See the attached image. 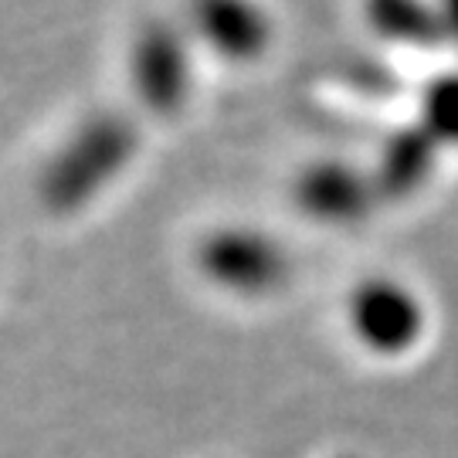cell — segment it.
<instances>
[{
	"label": "cell",
	"mask_w": 458,
	"mask_h": 458,
	"mask_svg": "<svg viewBox=\"0 0 458 458\" xmlns=\"http://www.w3.org/2000/svg\"><path fill=\"white\" fill-rule=\"evenodd\" d=\"M136 149V130L115 113L92 115L68 136V143L41 174V197L51 211H75L106 181L126 166Z\"/></svg>",
	"instance_id": "6da1fadb"
},
{
	"label": "cell",
	"mask_w": 458,
	"mask_h": 458,
	"mask_svg": "<svg viewBox=\"0 0 458 458\" xmlns=\"http://www.w3.org/2000/svg\"><path fill=\"white\" fill-rule=\"evenodd\" d=\"M130 79L136 96L153 113H177L187 98L191 68H187V48L174 24L166 21H147L130 48Z\"/></svg>",
	"instance_id": "7a4b0ae2"
},
{
	"label": "cell",
	"mask_w": 458,
	"mask_h": 458,
	"mask_svg": "<svg viewBox=\"0 0 458 458\" xmlns=\"http://www.w3.org/2000/svg\"><path fill=\"white\" fill-rule=\"evenodd\" d=\"M197 262L204 268V276L231 293H265L285 272V259L278 245L251 228L211 231L200 242Z\"/></svg>",
	"instance_id": "3957f363"
},
{
	"label": "cell",
	"mask_w": 458,
	"mask_h": 458,
	"mask_svg": "<svg viewBox=\"0 0 458 458\" xmlns=\"http://www.w3.org/2000/svg\"><path fill=\"white\" fill-rule=\"evenodd\" d=\"M194 24L228 62H251L272 41V21L259 0H194Z\"/></svg>",
	"instance_id": "277c9868"
},
{
	"label": "cell",
	"mask_w": 458,
	"mask_h": 458,
	"mask_svg": "<svg viewBox=\"0 0 458 458\" xmlns=\"http://www.w3.org/2000/svg\"><path fill=\"white\" fill-rule=\"evenodd\" d=\"M295 204L319 221H346L367 208L374 194V177H363L344 160H316L295 177Z\"/></svg>",
	"instance_id": "5b68a950"
},
{
	"label": "cell",
	"mask_w": 458,
	"mask_h": 458,
	"mask_svg": "<svg viewBox=\"0 0 458 458\" xmlns=\"http://www.w3.org/2000/svg\"><path fill=\"white\" fill-rule=\"evenodd\" d=\"M438 149L442 147L421 126H404L391 132L377 153L374 187L384 194H408L414 187H421L435 166Z\"/></svg>",
	"instance_id": "8992f818"
},
{
	"label": "cell",
	"mask_w": 458,
	"mask_h": 458,
	"mask_svg": "<svg viewBox=\"0 0 458 458\" xmlns=\"http://www.w3.org/2000/svg\"><path fill=\"white\" fill-rule=\"evenodd\" d=\"M367 21L380 38L408 48L448 45L442 11L435 0H367Z\"/></svg>",
	"instance_id": "52a82bcc"
},
{
	"label": "cell",
	"mask_w": 458,
	"mask_h": 458,
	"mask_svg": "<svg viewBox=\"0 0 458 458\" xmlns=\"http://www.w3.org/2000/svg\"><path fill=\"white\" fill-rule=\"evenodd\" d=\"M418 126L438 147L458 149V68L428 79L418 96Z\"/></svg>",
	"instance_id": "ba28073f"
},
{
	"label": "cell",
	"mask_w": 458,
	"mask_h": 458,
	"mask_svg": "<svg viewBox=\"0 0 458 458\" xmlns=\"http://www.w3.org/2000/svg\"><path fill=\"white\" fill-rule=\"evenodd\" d=\"M353 316L367 333L384 336L397 327L414 323V306L401 289L394 285H367L357 299H353Z\"/></svg>",
	"instance_id": "9c48e42d"
},
{
	"label": "cell",
	"mask_w": 458,
	"mask_h": 458,
	"mask_svg": "<svg viewBox=\"0 0 458 458\" xmlns=\"http://www.w3.org/2000/svg\"><path fill=\"white\" fill-rule=\"evenodd\" d=\"M435 4H438V11H442L445 31H448V45H455L458 48V0H435Z\"/></svg>",
	"instance_id": "30bf717a"
}]
</instances>
